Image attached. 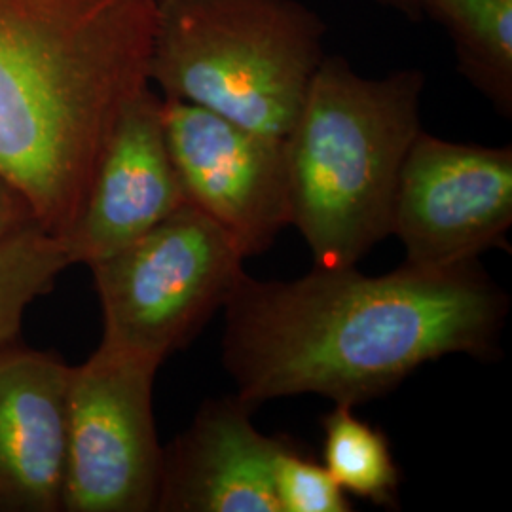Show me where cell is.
I'll return each instance as SVG.
<instances>
[{
	"mask_svg": "<svg viewBox=\"0 0 512 512\" xmlns=\"http://www.w3.org/2000/svg\"><path fill=\"white\" fill-rule=\"evenodd\" d=\"M165 137L162 97L148 86L110 131L84 203L61 236L71 264H93L147 234L184 205Z\"/></svg>",
	"mask_w": 512,
	"mask_h": 512,
	"instance_id": "9c48e42d",
	"label": "cell"
},
{
	"mask_svg": "<svg viewBox=\"0 0 512 512\" xmlns=\"http://www.w3.org/2000/svg\"><path fill=\"white\" fill-rule=\"evenodd\" d=\"M300 0H156L148 80L164 97L285 139L327 57Z\"/></svg>",
	"mask_w": 512,
	"mask_h": 512,
	"instance_id": "277c9868",
	"label": "cell"
},
{
	"mask_svg": "<svg viewBox=\"0 0 512 512\" xmlns=\"http://www.w3.org/2000/svg\"><path fill=\"white\" fill-rule=\"evenodd\" d=\"M156 0H0V173L55 236L150 86Z\"/></svg>",
	"mask_w": 512,
	"mask_h": 512,
	"instance_id": "7a4b0ae2",
	"label": "cell"
},
{
	"mask_svg": "<svg viewBox=\"0 0 512 512\" xmlns=\"http://www.w3.org/2000/svg\"><path fill=\"white\" fill-rule=\"evenodd\" d=\"M243 260L220 226L184 203L90 264L105 323L101 346L162 365L228 304Z\"/></svg>",
	"mask_w": 512,
	"mask_h": 512,
	"instance_id": "5b68a950",
	"label": "cell"
},
{
	"mask_svg": "<svg viewBox=\"0 0 512 512\" xmlns=\"http://www.w3.org/2000/svg\"><path fill=\"white\" fill-rule=\"evenodd\" d=\"M255 406L209 399L164 450L160 512H279L275 459L287 440L262 435Z\"/></svg>",
	"mask_w": 512,
	"mask_h": 512,
	"instance_id": "30bf717a",
	"label": "cell"
},
{
	"mask_svg": "<svg viewBox=\"0 0 512 512\" xmlns=\"http://www.w3.org/2000/svg\"><path fill=\"white\" fill-rule=\"evenodd\" d=\"M158 368L103 346L73 366L63 511H156L164 471L152 408Z\"/></svg>",
	"mask_w": 512,
	"mask_h": 512,
	"instance_id": "8992f818",
	"label": "cell"
},
{
	"mask_svg": "<svg viewBox=\"0 0 512 512\" xmlns=\"http://www.w3.org/2000/svg\"><path fill=\"white\" fill-rule=\"evenodd\" d=\"M38 222L37 215L14 184L0 173V238H6Z\"/></svg>",
	"mask_w": 512,
	"mask_h": 512,
	"instance_id": "2e32d148",
	"label": "cell"
},
{
	"mask_svg": "<svg viewBox=\"0 0 512 512\" xmlns=\"http://www.w3.org/2000/svg\"><path fill=\"white\" fill-rule=\"evenodd\" d=\"M420 10L446 31L461 76L511 118L512 0H420Z\"/></svg>",
	"mask_w": 512,
	"mask_h": 512,
	"instance_id": "7c38bea8",
	"label": "cell"
},
{
	"mask_svg": "<svg viewBox=\"0 0 512 512\" xmlns=\"http://www.w3.org/2000/svg\"><path fill=\"white\" fill-rule=\"evenodd\" d=\"M71 370L50 351L0 349V512L63 511Z\"/></svg>",
	"mask_w": 512,
	"mask_h": 512,
	"instance_id": "8fae6325",
	"label": "cell"
},
{
	"mask_svg": "<svg viewBox=\"0 0 512 512\" xmlns=\"http://www.w3.org/2000/svg\"><path fill=\"white\" fill-rule=\"evenodd\" d=\"M512 147L440 139L421 129L404 158L391 234L406 262L427 272L458 270L511 245Z\"/></svg>",
	"mask_w": 512,
	"mask_h": 512,
	"instance_id": "52a82bcc",
	"label": "cell"
},
{
	"mask_svg": "<svg viewBox=\"0 0 512 512\" xmlns=\"http://www.w3.org/2000/svg\"><path fill=\"white\" fill-rule=\"evenodd\" d=\"M321 425L323 465L338 486L378 507H397L403 476L384 431L357 418L346 404H336Z\"/></svg>",
	"mask_w": 512,
	"mask_h": 512,
	"instance_id": "4fadbf2b",
	"label": "cell"
},
{
	"mask_svg": "<svg viewBox=\"0 0 512 512\" xmlns=\"http://www.w3.org/2000/svg\"><path fill=\"white\" fill-rule=\"evenodd\" d=\"M380 6H385L389 10L401 12L403 16L410 19H421L420 0H374Z\"/></svg>",
	"mask_w": 512,
	"mask_h": 512,
	"instance_id": "e0dca14e",
	"label": "cell"
},
{
	"mask_svg": "<svg viewBox=\"0 0 512 512\" xmlns=\"http://www.w3.org/2000/svg\"><path fill=\"white\" fill-rule=\"evenodd\" d=\"M425 74L357 73L329 55L285 137L289 215L317 268H349L391 236L404 158L421 131Z\"/></svg>",
	"mask_w": 512,
	"mask_h": 512,
	"instance_id": "3957f363",
	"label": "cell"
},
{
	"mask_svg": "<svg viewBox=\"0 0 512 512\" xmlns=\"http://www.w3.org/2000/svg\"><path fill=\"white\" fill-rule=\"evenodd\" d=\"M165 137L184 202L213 220L239 253L260 255L291 226L285 139L162 97Z\"/></svg>",
	"mask_w": 512,
	"mask_h": 512,
	"instance_id": "ba28073f",
	"label": "cell"
},
{
	"mask_svg": "<svg viewBox=\"0 0 512 512\" xmlns=\"http://www.w3.org/2000/svg\"><path fill=\"white\" fill-rule=\"evenodd\" d=\"M507 311L476 262L385 275L315 266L293 281L243 274L224 306L222 363L255 408L306 393L355 408L440 357L492 359Z\"/></svg>",
	"mask_w": 512,
	"mask_h": 512,
	"instance_id": "6da1fadb",
	"label": "cell"
},
{
	"mask_svg": "<svg viewBox=\"0 0 512 512\" xmlns=\"http://www.w3.org/2000/svg\"><path fill=\"white\" fill-rule=\"evenodd\" d=\"M279 512H351L348 494L338 486L323 463L304 456L285 442L274 469Z\"/></svg>",
	"mask_w": 512,
	"mask_h": 512,
	"instance_id": "9a60e30c",
	"label": "cell"
},
{
	"mask_svg": "<svg viewBox=\"0 0 512 512\" xmlns=\"http://www.w3.org/2000/svg\"><path fill=\"white\" fill-rule=\"evenodd\" d=\"M73 266L63 239L35 222L0 238V349L16 344L23 313Z\"/></svg>",
	"mask_w": 512,
	"mask_h": 512,
	"instance_id": "5bb4252c",
	"label": "cell"
}]
</instances>
